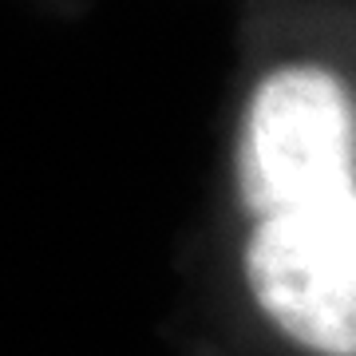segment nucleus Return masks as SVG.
Returning a JSON list of instances; mask_svg holds the SVG:
<instances>
[{"mask_svg":"<svg viewBox=\"0 0 356 356\" xmlns=\"http://www.w3.org/2000/svg\"><path fill=\"white\" fill-rule=\"evenodd\" d=\"M245 277L297 344L356 356V194L261 222L245 245Z\"/></svg>","mask_w":356,"mask_h":356,"instance_id":"f03ea898","label":"nucleus"},{"mask_svg":"<svg viewBox=\"0 0 356 356\" xmlns=\"http://www.w3.org/2000/svg\"><path fill=\"white\" fill-rule=\"evenodd\" d=\"M242 198L261 222L353 194V107L321 67H285L257 88L238 151Z\"/></svg>","mask_w":356,"mask_h":356,"instance_id":"f257e3e1","label":"nucleus"}]
</instances>
